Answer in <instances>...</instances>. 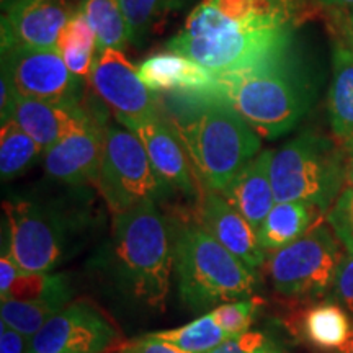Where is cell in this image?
<instances>
[{
  "mask_svg": "<svg viewBox=\"0 0 353 353\" xmlns=\"http://www.w3.org/2000/svg\"><path fill=\"white\" fill-rule=\"evenodd\" d=\"M255 353H280V352H275V350H273V348H268L267 345H265V347H262V348H260V350H257Z\"/></svg>",
  "mask_w": 353,
  "mask_h": 353,
  "instance_id": "42",
  "label": "cell"
},
{
  "mask_svg": "<svg viewBox=\"0 0 353 353\" xmlns=\"http://www.w3.org/2000/svg\"><path fill=\"white\" fill-rule=\"evenodd\" d=\"M30 339H26L23 334L17 332L6 322H2L0 327V353H26L28 350Z\"/></svg>",
  "mask_w": 353,
  "mask_h": 353,
  "instance_id": "36",
  "label": "cell"
},
{
  "mask_svg": "<svg viewBox=\"0 0 353 353\" xmlns=\"http://www.w3.org/2000/svg\"><path fill=\"white\" fill-rule=\"evenodd\" d=\"M43 154L37 141L26 134L13 120L2 125L0 131V175L3 182L25 172Z\"/></svg>",
  "mask_w": 353,
  "mask_h": 353,
  "instance_id": "27",
  "label": "cell"
},
{
  "mask_svg": "<svg viewBox=\"0 0 353 353\" xmlns=\"http://www.w3.org/2000/svg\"><path fill=\"white\" fill-rule=\"evenodd\" d=\"M316 208L301 201L275 203L270 213L257 229L263 250H275L291 244L314 226Z\"/></svg>",
  "mask_w": 353,
  "mask_h": 353,
  "instance_id": "22",
  "label": "cell"
},
{
  "mask_svg": "<svg viewBox=\"0 0 353 353\" xmlns=\"http://www.w3.org/2000/svg\"><path fill=\"white\" fill-rule=\"evenodd\" d=\"M141 81L151 92L214 95L218 77L190 57L174 51L149 56L138 68Z\"/></svg>",
  "mask_w": 353,
  "mask_h": 353,
  "instance_id": "19",
  "label": "cell"
},
{
  "mask_svg": "<svg viewBox=\"0 0 353 353\" xmlns=\"http://www.w3.org/2000/svg\"><path fill=\"white\" fill-rule=\"evenodd\" d=\"M260 304H262L260 298L236 299V301L223 303L216 306L211 311V314L229 337H236V335L249 332Z\"/></svg>",
  "mask_w": 353,
  "mask_h": 353,
  "instance_id": "31",
  "label": "cell"
},
{
  "mask_svg": "<svg viewBox=\"0 0 353 353\" xmlns=\"http://www.w3.org/2000/svg\"><path fill=\"white\" fill-rule=\"evenodd\" d=\"M298 0H203L190 13L182 38L250 34L267 30H294Z\"/></svg>",
  "mask_w": 353,
  "mask_h": 353,
  "instance_id": "9",
  "label": "cell"
},
{
  "mask_svg": "<svg viewBox=\"0 0 353 353\" xmlns=\"http://www.w3.org/2000/svg\"><path fill=\"white\" fill-rule=\"evenodd\" d=\"M270 179L275 201H301L329 213L347 183L343 145L304 132L273 152Z\"/></svg>",
  "mask_w": 353,
  "mask_h": 353,
  "instance_id": "5",
  "label": "cell"
},
{
  "mask_svg": "<svg viewBox=\"0 0 353 353\" xmlns=\"http://www.w3.org/2000/svg\"><path fill=\"white\" fill-rule=\"evenodd\" d=\"M13 2H17V0H2V8H7L8 6H12Z\"/></svg>",
  "mask_w": 353,
  "mask_h": 353,
  "instance_id": "43",
  "label": "cell"
},
{
  "mask_svg": "<svg viewBox=\"0 0 353 353\" xmlns=\"http://www.w3.org/2000/svg\"><path fill=\"white\" fill-rule=\"evenodd\" d=\"M167 118L206 188L223 192L260 151V136L226 100L216 95L174 94Z\"/></svg>",
  "mask_w": 353,
  "mask_h": 353,
  "instance_id": "1",
  "label": "cell"
},
{
  "mask_svg": "<svg viewBox=\"0 0 353 353\" xmlns=\"http://www.w3.org/2000/svg\"><path fill=\"white\" fill-rule=\"evenodd\" d=\"M334 74L329 92V120L342 141L353 138V50L347 43L334 48Z\"/></svg>",
  "mask_w": 353,
  "mask_h": 353,
  "instance_id": "21",
  "label": "cell"
},
{
  "mask_svg": "<svg viewBox=\"0 0 353 353\" xmlns=\"http://www.w3.org/2000/svg\"><path fill=\"white\" fill-rule=\"evenodd\" d=\"M291 41L293 30L203 38H182L175 34L167 43V50L190 57L221 79L280 59L291 52Z\"/></svg>",
  "mask_w": 353,
  "mask_h": 353,
  "instance_id": "8",
  "label": "cell"
},
{
  "mask_svg": "<svg viewBox=\"0 0 353 353\" xmlns=\"http://www.w3.org/2000/svg\"><path fill=\"white\" fill-rule=\"evenodd\" d=\"M72 17L64 0H17L3 8L2 50H57L61 33Z\"/></svg>",
  "mask_w": 353,
  "mask_h": 353,
  "instance_id": "14",
  "label": "cell"
},
{
  "mask_svg": "<svg viewBox=\"0 0 353 353\" xmlns=\"http://www.w3.org/2000/svg\"><path fill=\"white\" fill-rule=\"evenodd\" d=\"M59 311H63V309L46 301L6 299L0 306V317H2V322H6L17 332L23 334L26 339H32Z\"/></svg>",
  "mask_w": 353,
  "mask_h": 353,
  "instance_id": "29",
  "label": "cell"
},
{
  "mask_svg": "<svg viewBox=\"0 0 353 353\" xmlns=\"http://www.w3.org/2000/svg\"><path fill=\"white\" fill-rule=\"evenodd\" d=\"M114 257L125 288L149 307L164 309L174 270V242L156 201L114 214Z\"/></svg>",
  "mask_w": 353,
  "mask_h": 353,
  "instance_id": "2",
  "label": "cell"
},
{
  "mask_svg": "<svg viewBox=\"0 0 353 353\" xmlns=\"http://www.w3.org/2000/svg\"><path fill=\"white\" fill-rule=\"evenodd\" d=\"M347 44L353 50V10H350L347 20Z\"/></svg>",
  "mask_w": 353,
  "mask_h": 353,
  "instance_id": "40",
  "label": "cell"
},
{
  "mask_svg": "<svg viewBox=\"0 0 353 353\" xmlns=\"http://www.w3.org/2000/svg\"><path fill=\"white\" fill-rule=\"evenodd\" d=\"M125 128L134 132L144 144L154 170L167 187L190 198L198 195L195 167L188 161L187 149L167 118L159 113L145 120L128 123Z\"/></svg>",
  "mask_w": 353,
  "mask_h": 353,
  "instance_id": "15",
  "label": "cell"
},
{
  "mask_svg": "<svg viewBox=\"0 0 353 353\" xmlns=\"http://www.w3.org/2000/svg\"><path fill=\"white\" fill-rule=\"evenodd\" d=\"M2 70L17 94L25 99L74 101L81 81L70 72L57 50L21 46L2 50Z\"/></svg>",
  "mask_w": 353,
  "mask_h": 353,
  "instance_id": "12",
  "label": "cell"
},
{
  "mask_svg": "<svg viewBox=\"0 0 353 353\" xmlns=\"http://www.w3.org/2000/svg\"><path fill=\"white\" fill-rule=\"evenodd\" d=\"M303 329L307 341L324 350H341L352 334L350 319L337 303H322L309 309Z\"/></svg>",
  "mask_w": 353,
  "mask_h": 353,
  "instance_id": "25",
  "label": "cell"
},
{
  "mask_svg": "<svg viewBox=\"0 0 353 353\" xmlns=\"http://www.w3.org/2000/svg\"><path fill=\"white\" fill-rule=\"evenodd\" d=\"M342 242L324 224L316 223L291 244L268 259V273L278 293L285 296H314L334 285L345 255Z\"/></svg>",
  "mask_w": 353,
  "mask_h": 353,
  "instance_id": "7",
  "label": "cell"
},
{
  "mask_svg": "<svg viewBox=\"0 0 353 353\" xmlns=\"http://www.w3.org/2000/svg\"><path fill=\"white\" fill-rule=\"evenodd\" d=\"M339 353H353V329H352V334H350V337H348L347 343L341 348V350H339Z\"/></svg>",
  "mask_w": 353,
  "mask_h": 353,
  "instance_id": "41",
  "label": "cell"
},
{
  "mask_svg": "<svg viewBox=\"0 0 353 353\" xmlns=\"http://www.w3.org/2000/svg\"><path fill=\"white\" fill-rule=\"evenodd\" d=\"M327 223L343 249L353 254V187L343 188L327 213Z\"/></svg>",
  "mask_w": 353,
  "mask_h": 353,
  "instance_id": "32",
  "label": "cell"
},
{
  "mask_svg": "<svg viewBox=\"0 0 353 353\" xmlns=\"http://www.w3.org/2000/svg\"><path fill=\"white\" fill-rule=\"evenodd\" d=\"M343 152H345L347 162V183L348 187H353V138L343 141Z\"/></svg>",
  "mask_w": 353,
  "mask_h": 353,
  "instance_id": "38",
  "label": "cell"
},
{
  "mask_svg": "<svg viewBox=\"0 0 353 353\" xmlns=\"http://www.w3.org/2000/svg\"><path fill=\"white\" fill-rule=\"evenodd\" d=\"M275 151H263L242 167L239 174L231 180L221 195L237 213L249 221L255 231L275 206L270 165Z\"/></svg>",
  "mask_w": 353,
  "mask_h": 353,
  "instance_id": "20",
  "label": "cell"
},
{
  "mask_svg": "<svg viewBox=\"0 0 353 353\" xmlns=\"http://www.w3.org/2000/svg\"><path fill=\"white\" fill-rule=\"evenodd\" d=\"M99 187L113 214L143 201H157L170 190L157 175L144 144L125 126H105Z\"/></svg>",
  "mask_w": 353,
  "mask_h": 353,
  "instance_id": "6",
  "label": "cell"
},
{
  "mask_svg": "<svg viewBox=\"0 0 353 353\" xmlns=\"http://www.w3.org/2000/svg\"><path fill=\"white\" fill-rule=\"evenodd\" d=\"M321 3L327 7H335V8H350L353 10V0H319Z\"/></svg>",
  "mask_w": 353,
  "mask_h": 353,
  "instance_id": "39",
  "label": "cell"
},
{
  "mask_svg": "<svg viewBox=\"0 0 353 353\" xmlns=\"http://www.w3.org/2000/svg\"><path fill=\"white\" fill-rule=\"evenodd\" d=\"M120 353H187L180 348L174 345H169V343L156 341V339H151L149 335H144V337L138 339V341L131 342L130 345H126Z\"/></svg>",
  "mask_w": 353,
  "mask_h": 353,
  "instance_id": "35",
  "label": "cell"
},
{
  "mask_svg": "<svg viewBox=\"0 0 353 353\" xmlns=\"http://www.w3.org/2000/svg\"><path fill=\"white\" fill-rule=\"evenodd\" d=\"M290 54L218 79L214 95L226 100L260 138H280L301 121L309 108V87Z\"/></svg>",
  "mask_w": 353,
  "mask_h": 353,
  "instance_id": "3",
  "label": "cell"
},
{
  "mask_svg": "<svg viewBox=\"0 0 353 353\" xmlns=\"http://www.w3.org/2000/svg\"><path fill=\"white\" fill-rule=\"evenodd\" d=\"M8 254L21 270L50 273L64 252L63 236L52 221L30 201L3 203Z\"/></svg>",
  "mask_w": 353,
  "mask_h": 353,
  "instance_id": "11",
  "label": "cell"
},
{
  "mask_svg": "<svg viewBox=\"0 0 353 353\" xmlns=\"http://www.w3.org/2000/svg\"><path fill=\"white\" fill-rule=\"evenodd\" d=\"M21 268L15 263V260L12 259V255L7 252L2 254V259H0V294H6L15 278L19 276Z\"/></svg>",
  "mask_w": 353,
  "mask_h": 353,
  "instance_id": "37",
  "label": "cell"
},
{
  "mask_svg": "<svg viewBox=\"0 0 353 353\" xmlns=\"http://www.w3.org/2000/svg\"><path fill=\"white\" fill-rule=\"evenodd\" d=\"M131 32V43H139L176 8L180 0H118Z\"/></svg>",
  "mask_w": 353,
  "mask_h": 353,
  "instance_id": "30",
  "label": "cell"
},
{
  "mask_svg": "<svg viewBox=\"0 0 353 353\" xmlns=\"http://www.w3.org/2000/svg\"><path fill=\"white\" fill-rule=\"evenodd\" d=\"M332 290L339 304H342L353 316V254L343 257L337 275H335Z\"/></svg>",
  "mask_w": 353,
  "mask_h": 353,
  "instance_id": "33",
  "label": "cell"
},
{
  "mask_svg": "<svg viewBox=\"0 0 353 353\" xmlns=\"http://www.w3.org/2000/svg\"><path fill=\"white\" fill-rule=\"evenodd\" d=\"M174 270L180 296L195 311L252 296L255 276L201 224L172 231Z\"/></svg>",
  "mask_w": 353,
  "mask_h": 353,
  "instance_id": "4",
  "label": "cell"
},
{
  "mask_svg": "<svg viewBox=\"0 0 353 353\" xmlns=\"http://www.w3.org/2000/svg\"><path fill=\"white\" fill-rule=\"evenodd\" d=\"M201 226L249 268L255 270L263 265L265 250L259 242L257 231L214 190L208 188L203 195Z\"/></svg>",
  "mask_w": 353,
  "mask_h": 353,
  "instance_id": "17",
  "label": "cell"
},
{
  "mask_svg": "<svg viewBox=\"0 0 353 353\" xmlns=\"http://www.w3.org/2000/svg\"><path fill=\"white\" fill-rule=\"evenodd\" d=\"M70 288L63 275H50V273H32L20 270L10 290L2 296L6 299H19V301H46L64 309L70 299Z\"/></svg>",
  "mask_w": 353,
  "mask_h": 353,
  "instance_id": "28",
  "label": "cell"
},
{
  "mask_svg": "<svg viewBox=\"0 0 353 353\" xmlns=\"http://www.w3.org/2000/svg\"><path fill=\"white\" fill-rule=\"evenodd\" d=\"M267 345L265 337L260 332H245L228 339L208 353H255Z\"/></svg>",
  "mask_w": 353,
  "mask_h": 353,
  "instance_id": "34",
  "label": "cell"
},
{
  "mask_svg": "<svg viewBox=\"0 0 353 353\" xmlns=\"http://www.w3.org/2000/svg\"><path fill=\"white\" fill-rule=\"evenodd\" d=\"M88 82L123 126L159 114L154 92L145 87L138 69L120 50L97 54Z\"/></svg>",
  "mask_w": 353,
  "mask_h": 353,
  "instance_id": "10",
  "label": "cell"
},
{
  "mask_svg": "<svg viewBox=\"0 0 353 353\" xmlns=\"http://www.w3.org/2000/svg\"><path fill=\"white\" fill-rule=\"evenodd\" d=\"M105 128L94 121L72 132L44 152V170L64 183H83L97 179L103 152Z\"/></svg>",
  "mask_w": 353,
  "mask_h": 353,
  "instance_id": "18",
  "label": "cell"
},
{
  "mask_svg": "<svg viewBox=\"0 0 353 353\" xmlns=\"http://www.w3.org/2000/svg\"><path fill=\"white\" fill-rule=\"evenodd\" d=\"M81 10L97 37V51L120 50L131 43L130 25L118 0H85Z\"/></svg>",
  "mask_w": 353,
  "mask_h": 353,
  "instance_id": "24",
  "label": "cell"
},
{
  "mask_svg": "<svg viewBox=\"0 0 353 353\" xmlns=\"http://www.w3.org/2000/svg\"><path fill=\"white\" fill-rule=\"evenodd\" d=\"M57 51L63 56L65 65L79 79H88L94 68L97 51V37L82 10L72 13L65 28L61 33Z\"/></svg>",
  "mask_w": 353,
  "mask_h": 353,
  "instance_id": "23",
  "label": "cell"
},
{
  "mask_svg": "<svg viewBox=\"0 0 353 353\" xmlns=\"http://www.w3.org/2000/svg\"><path fill=\"white\" fill-rule=\"evenodd\" d=\"M12 120L37 141L43 154L57 141L95 121L76 101H48L25 97L17 100Z\"/></svg>",
  "mask_w": 353,
  "mask_h": 353,
  "instance_id": "16",
  "label": "cell"
},
{
  "mask_svg": "<svg viewBox=\"0 0 353 353\" xmlns=\"http://www.w3.org/2000/svg\"><path fill=\"white\" fill-rule=\"evenodd\" d=\"M112 324L87 304H70L30 339L26 353H101L114 341Z\"/></svg>",
  "mask_w": 353,
  "mask_h": 353,
  "instance_id": "13",
  "label": "cell"
},
{
  "mask_svg": "<svg viewBox=\"0 0 353 353\" xmlns=\"http://www.w3.org/2000/svg\"><path fill=\"white\" fill-rule=\"evenodd\" d=\"M151 339L165 342L187 353H208L224 341L231 339L219 327L211 312L188 322L182 327L148 334Z\"/></svg>",
  "mask_w": 353,
  "mask_h": 353,
  "instance_id": "26",
  "label": "cell"
}]
</instances>
